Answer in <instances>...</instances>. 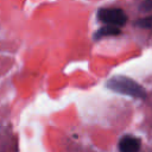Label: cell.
<instances>
[{"label": "cell", "instance_id": "cell-1", "mask_svg": "<svg viewBox=\"0 0 152 152\" xmlns=\"http://www.w3.org/2000/svg\"><path fill=\"white\" fill-rule=\"evenodd\" d=\"M107 88L114 93L135 97V99H145L146 90L137 83L134 80L126 76H114L107 81Z\"/></svg>", "mask_w": 152, "mask_h": 152}, {"label": "cell", "instance_id": "cell-6", "mask_svg": "<svg viewBox=\"0 0 152 152\" xmlns=\"http://www.w3.org/2000/svg\"><path fill=\"white\" fill-rule=\"evenodd\" d=\"M140 10L144 11V12H148L152 10V0H145L141 6H140Z\"/></svg>", "mask_w": 152, "mask_h": 152}, {"label": "cell", "instance_id": "cell-5", "mask_svg": "<svg viewBox=\"0 0 152 152\" xmlns=\"http://www.w3.org/2000/svg\"><path fill=\"white\" fill-rule=\"evenodd\" d=\"M135 25L139 26V27H142V28H150L152 26V15L151 17H146V18H141V19L137 20Z\"/></svg>", "mask_w": 152, "mask_h": 152}, {"label": "cell", "instance_id": "cell-3", "mask_svg": "<svg viewBox=\"0 0 152 152\" xmlns=\"http://www.w3.org/2000/svg\"><path fill=\"white\" fill-rule=\"evenodd\" d=\"M119 150L120 152H139L140 140L132 135H125L120 139Z\"/></svg>", "mask_w": 152, "mask_h": 152}, {"label": "cell", "instance_id": "cell-4", "mask_svg": "<svg viewBox=\"0 0 152 152\" xmlns=\"http://www.w3.org/2000/svg\"><path fill=\"white\" fill-rule=\"evenodd\" d=\"M120 34V28L114 25H104L100 30H97L94 34V39H101L103 37H109V36H118Z\"/></svg>", "mask_w": 152, "mask_h": 152}, {"label": "cell", "instance_id": "cell-2", "mask_svg": "<svg viewBox=\"0 0 152 152\" xmlns=\"http://www.w3.org/2000/svg\"><path fill=\"white\" fill-rule=\"evenodd\" d=\"M97 18L108 25L124 26L127 21L126 13L120 8H101L97 12Z\"/></svg>", "mask_w": 152, "mask_h": 152}]
</instances>
